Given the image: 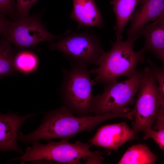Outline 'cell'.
<instances>
[{"mask_svg":"<svg viewBox=\"0 0 164 164\" xmlns=\"http://www.w3.org/2000/svg\"><path fill=\"white\" fill-rule=\"evenodd\" d=\"M41 124L36 130L25 135L19 132L18 139L26 144L34 141L48 142L55 139L67 140L83 131H91L101 123L114 118L109 112L102 115L86 117L76 116L64 105L43 112Z\"/></svg>","mask_w":164,"mask_h":164,"instance_id":"1","label":"cell"},{"mask_svg":"<svg viewBox=\"0 0 164 164\" xmlns=\"http://www.w3.org/2000/svg\"><path fill=\"white\" fill-rule=\"evenodd\" d=\"M139 36L128 38L124 41L112 43L111 49L100 57L97 67L92 69V74H96L95 84H106L117 81L123 76L131 77L137 71L139 63L145 60V51L142 48L135 51L133 44Z\"/></svg>","mask_w":164,"mask_h":164,"instance_id":"2","label":"cell"},{"mask_svg":"<svg viewBox=\"0 0 164 164\" xmlns=\"http://www.w3.org/2000/svg\"><path fill=\"white\" fill-rule=\"evenodd\" d=\"M62 139L59 142L50 141L43 144L39 141L33 142L32 146L25 149L21 156L9 160L10 162L19 160L21 164L32 163L80 164V160L88 156L104 154L100 151H91L90 144L77 141L74 143Z\"/></svg>","mask_w":164,"mask_h":164,"instance_id":"3","label":"cell"},{"mask_svg":"<svg viewBox=\"0 0 164 164\" xmlns=\"http://www.w3.org/2000/svg\"><path fill=\"white\" fill-rule=\"evenodd\" d=\"M70 70H63V78L59 90L63 105L80 117L91 116L95 96L92 88L95 83L88 68L71 65Z\"/></svg>","mask_w":164,"mask_h":164,"instance_id":"4","label":"cell"},{"mask_svg":"<svg viewBox=\"0 0 164 164\" xmlns=\"http://www.w3.org/2000/svg\"><path fill=\"white\" fill-rule=\"evenodd\" d=\"M143 75L142 69L122 81L104 84L102 93L95 96L92 116L108 112L122 114L128 112V107L135 104V97L139 90Z\"/></svg>","mask_w":164,"mask_h":164,"instance_id":"5","label":"cell"},{"mask_svg":"<svg viewBox=\"0 0 164 164\" xmlns=\"http://www.w3.org/2000/svg\"><path fill=\"white\" fill-rule=\"evenodd\" d=\"M63 36L49 45L50 50L62 53L71 65L87 68L98 66L100 57L105 52L99 35L86 30Z\"/></svg>","mask_w":164,"mask_h":164,"instance_id":"6","label":"cell"},{"mask_svg":"<svg viewBox=\"0 0 164 164\" xmlns=\"http://www.w3.org/2000/svg\"><path fill=\"white\" fill-rule=\"evenodd\" d=\"M142 69L141 84L132 110L134 118L132 129L136 135L152 128L160 108L159 87L152 70L149 67Z\"/></svg>","mask_w":164,"mask_h":164,"instance_id":"7","label":"cell"},{"mask_svg":"<svg viewBox=\"0 0 164 164\" xmlns=\"http://www.w3.org/2000/svg\"><path fill=\"white\" fill-rule=\"evenodd\" d=\"M69 29L60 35L49 32L40 16L29 15L10 20L6 29L1 35L19 50L36 49L38 44L44 42L50 43L71 32Z\"/></svg>","mask_w":164,"mask_h":164,"instance_id":"8","label":"cell"},{"mask_svg":"<svg viewBox=\"0 0 164 164\" xmlns=\"http://www.w3.org/2000/svg\"><path fill=\"white\" fill-rule=\"evenodd\" d=\"M41 113L28 114L22 116L16 113H0V151L3 153L13 151L23 155L25 152L19 147L17 142L19 130L29 118Z\"/></svg>","mask_w":164,"mask_h":164,"instance_id":"9","label":"cell"},{"mask_svg":"<svg viewBox=\"0 0 164 164\" xmlns=\"http://www.w3.org/2000/svg\"><path fill=\"white\" fill-rule=\"evenodd\" d=\"M136 136L132 128L126 122H122L100 127L88 143L91 145L114 150L135 139Z\"/></svg>","mask_w":164,"mask_h":164,"instance_id":"10","label":"cell"},{"mask_svg":"<svg viewBox=\"0 0 164 164\" xmlns=\"http://www.w3.org/2000/svg\"><path fill=\"white\" fill-rule=\"evenodd\" d=\"M140 3L139 9L131 17L128 38L138 35L142 27L156 20L164 12V0H142Z\"/></svg>","mask_w":164,"mask_h":164,"instance_id":"11","label":"cell"},{"mask_svg":"<svg viewBox=\"0 0 164 164\" xmlns=\"http://www.w3.org/2000/svg\"><path fill=\"white\" fill-rule=\"evenodd\" d=\"M73 3L70 17L77 22L78 28L104 26L102 15L94 0H73Z\"/></svg>","mask_w":164,"mask_h":164,"instance_id":"12","label":"cell"},{"mask_svg":"<svg viewBox=\"0 0 164 164\" xmlns=\"http://www.w3.org/2000/svg\"><path fill=\"white\" fill-rule=\"evenodd\" d=\"M137 35L145 39L143 49L156 55L164 50V12L152 22L148 24L138 31Z\"/></svg>","mask_w":164,"mask_h":164,"instance_id":"13","label":"cell"},{"mask_svg":"<svg viewBox=\"0 0 164 164\" xmlns=\"http://www.w3.org/2000/svg\"><path fill=\"white\" fill-rule=\"evenodd\" d=\"M142 0H112L111 2L116 17V24L114 28L117 40L121 41L125 27L131 18L137 5Z\"/></svg>","mask_w":164,"mask_h":164,"instance_id":"14","label":"cell"},{"mask_svg":"<svg viewBox=\"0 0 164 164\" xmlns=\"http://www.w3.org/2000/svg\"><path fill=\"white\" fill-rule=\"evenodd\" d=\"M157 157L145 144L134 145L129 148L118 162L119 164H154Z\"/></svg>","mask_w":164,"mask_h":164,"instance_id":"15","label":"cell"},{"mask_svg":"<svg viewBox=\"0 0 164 164\" xmlns=\"http://www.w3.org/2000/svg\"><path fill=\"white\" fill-rule=\"evenodd\" d=\"M19 50L15 53L13 60V67L15 72L25 74L34 72L39 65L37 54L27 49Z\"/></svg>","mask_w":164,"mask_h":164,"instance_id":"16","label":"cell"},{"mask_svg":"<svg viewBox=\"0 0 164 164\" xmlns=\"http://www.w3.org/2000/svg\"><path fill=\"white\" fill-rule=\"evenodd\" d=\"M12 43L8 39L2 38L0 40V79L11 76L15 72L13 65L16 53Z\"/></svg>","mask_w":164,"mask_h":164,"instance_id":"17","label":"cell"},{"mask_svg":"<svg viewBox=\"0 0 164 164\" xmlns=\"http://www.w3.org/2000/svg\"><path fill=\"white\" fill-rule=\"evenodd\" d=\"M146 62L150 66L159 84L160 108L155 125L152 129L156 130L164 128V70L156 65L149 58H148Z\"/></svg>","mask_w":164,"mask_h":164,"instance_id":"18","label":"cell"},{"mask_svg":"<svg viewBox=\"0 0 164 164\" xmlns=\"http://www.w3.org/2000/svg\"><path fill=\"white\" fill-rule=\"evenodd\" d=\"M16 0H0V14L8 16L13 21L17 19Z\"/></svg>","mask_w":164,"mask_h":164,"instance_id":"19","label":"cell"},{"mask_svg":"<svg viewBox=\"0 0 164 164\" xmlns=\"http://www.w3.org/2000/svg\"><path fill=\"white\" fill-rule=\"evenodd\" d=\"M39 0H16V13L18 18L29 15L32 7Z\"/></svg>","mask_w":164,"mask_h":164,"instance_id":"20","label":"cell"},{"mask_svg":"<svg viewBox=\"0 0 164 164\" xmlns=\"http://www.w3.org/2000/svg\"><path fill=\"white\" fill-rule=\"evenodd\" d=\"M143 132V139H152L164 152V128L157 131L153 130L152 128L149 129Z\"/></svg>","mask_w":164,"mask_h":164,"instance_id":"21","label":"cell"},{"mask_svg":"<svg viewBox=\"0 0 164 164\" xmlns=\"http://www.w3.org/2000/svg\"><path fill=\"white\" fill-rule=\"evenodd\" d=\"M102 155L88 156L84 159L86 161L85 164H102L104 159Z\"/></svg>","mask_w":164,"mask_h":164,"instance_id":"22","label":"cell"},{"mask_svg":"<svg viewBox=\"0 0 164 164\" xmlns=\"http://www.w3.org/2000/svg\"><path fill=\"white\" fill-rule=\"evenodd\" d=\"M156 56L161 61L162 64V68L164 70V50L156 55Z\"/></svg>","mask_w":164,"mask_h":164,"instance_id":"23","label":"cell"},{"mask_svg":"<svg viewBox=\"0 0 164 164\" xmlns=\"http://www.w3.org/2000/svg\"></svg>","mask_w":164,"mask_h":164,"instance_id":"24","label":"cell"}]
</instances>
